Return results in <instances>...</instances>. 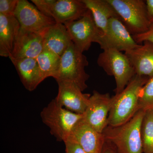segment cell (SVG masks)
<instances>
[{"label": "cell", "instance_id": "cell-1", "mask_svg": "<svg viewBox=\"0 0 153 153\" xmlns=\"http://www.w3.org/2000/svg\"><path fill=\"white\" fill-rule=\"evenodd\" d=\"M145 111L139 110L127 122L118 126H108L102 132L105 140L118 153H143L141 128Z\"/></svg>", "mask_w": 153, "mask_h": 153}, {"label": "cell", "instance_id": "cell-2", "mask_svg": "<svg viewBox=\"0 0 153 153\" xmlns=\"http://www.w3.org/2000/svg\"><path fill=\"white\" fill-rule=\"evenodd\" d=\"M149 79L136 74L121 93L112 97V106L108 120V126L116 127L123 124L139 110L140 91Z\"/></svg>", "mask_w": 153, "mask_h": 153}, {"label": "cell", "instance_id": "cell-3", "mask_svg": "<svg viewBox=\"0 0 153 153\" xmlns=\"http://www.w3.org/2000/svg\"><path fill=\"white\" fill-rule=\"evenodd\" d=\"M88 65L87 57L72 43L60 57L59 68L54 78L57 83H72L83 91L88 87L86 81L89 75L85 68Z\"/></svg>", "mask_w": 153, "mask_h": 153}, {"label": "cell", "instance_id": "cell-4", "mask_svg": "<svg viewBox=\"0 0 153 153\" xmlns=\"http://www.w3.org/2000/svg\"><path fill=\"white\" fill-rule=\"evenodd\" d=\"M41 117L42 122L50 129L52 135L58 141L64 142L77 124L83 119V114L69 111L53 99L42 110Z\"/></svg>", "mask_w": 153, "mask_h": 153}, {"label": "cell", "instance_id": "cell-5", "mask_svg": "<svg viewBox=\"0 0 153 153\" xmlns=\"http://www.w3.org/2000/svg\"><path fill=\"white\" fill-rule=\"evenodd\" d=\"M132 36L146 32L151 24L146 1L107 0Z\"/></svg>", "mask_w": 153, "mask_h": 153}, {"label": "cell", "instance_id": "cell-6", "mask_svg": "<svg viewBox=\"0 0 153 153\" xmlns=\"http://www.w3.org/2000/svg\"><path fill=\"white\" fill-rule=\"evenodd\" d=\"M97 63L107 74L114 76L116 83L115 94L121 93L136 75L126 54L116 49L103 50L99 55Z\"/></svg>", "mask_w": 153, "mask_h": 153}, {"label": "cell", "instance_id": "cell-7", "mask_svg": "<svg viewBox=\"0 0 153 153\" xmlns=\"http://www.w3.org/2000/svg\"><path fill=\"white\" fill-rule=\"evenodd\" d=\"M71 41L79 51H87L92 43L99 44L102 33L96 25L93 16L89 10L80 19L64 24Z\"/></svg>", "mask_w": 153, "mask_h": 153}, {"label": "cell", "instance_id": "cell-8", "mask_svg": "<svg viewBox=\"0 0 153 153\" xmlns=\"http://www.w3.org/2000/svg\"><path fill=\"white\" fill-rule=\"evenodd\" d=\"M112 103V97L109 94L94 91L83 114V120L97 131L102 133L108 126V120Z\"/></svg>", "mask_w": 153, "mask_h": 153}, {"label": "cell", "instance_id": "cell-9", "mask_svg": "<svg viewBox=\"0 0 153 153\" xmlns=\"http://www.w3.org/2000/svg\"><path fill=\"white\" fill-rule=\"evenodd\" d=\"M14 15L21 29L31 32L43 33L56 23L54 19L45 16L27 0H19Z\"/></svg>", "mask_w": 153, "mask_h": 153}, {"label": "cell", "instance_id": "cell-10", "mask_svg": "<svg viewBox=\"0 0 153 153\" xmlns=\"http://www.w3.org/2000/svg\"><path fill=\"white\" fill-rule=\"evenodd\" d=\"M99 44L103 50L113 49L125 52L140 45L134 40L120 19L115 17L110 19L106 34L101 37Z\"/></svg>", "mask_w": 153, "mask_h": 153}, {"label": "cell", "instance_id": "cell-11", "mask_svg": "<svg viewBox=\"0 0 153 153\" xmlns=\"http://www.w3.org/2000/svg\"><path fill=\"white\" fill-rule=\"evenodd\" d=\"M57 84L58 94L55 99L57 104L71 112L83 114L91 95L82 93L80 88L72 83L59 82Z\"/></svg>", "mask_w": 153, "mask_h": 153}, {"label": "cell", "instance_id": "cell-12", "mask_svg": "<svg viewBox=\"0 0 153 153\" xmlns=\"http://www.w3.org/2000/svg\"><path fill=\"white\" fill-rule=\"evenodd\" d=\"M44 50L43 33L31 32L20 28L9 58L36 59Z\"/></svg>", "mask_w": 153, "mask_h": 153}, {"label": "cell", "instance_id": "cell-13", "mask_svg": "<svg viewBox=\"0 0 153 153\" xmlns=\"http://www.w3.org/2000/svg\"><path fill=\"white\" fill-rule=\"evenodd\" d=\"M88 10L82 0H52L49 18L64 25L80 19Z\"/></svg>", "mask_w": 153, "mask_h": 153}, {"label": "cell", "instance_id": "cell-14", "mask_svg": "<svg viewBox=\"0 0 153 153\" xmlns=\"http://www.w3.org/2000/svg\"><path fill=\"white\" fill-rule=\"evenodd\" d=\"M136 75L150 79L153 77V44L146 41L142 45L125 52Z\"/></svg>", "mask_w": 153, "mask_h": 153}, {"label": "cell", "instance_id": "cell-15", "mask_svg": "<svg viewBox=\"0 0 153 153\" xmlns=\"http://www.w3.org/2000/svg\"><path fill=\"white\" fill-rule=\"evenodd\" d=\"M69 136L87 153H101L105 142L103 134L97 131L83 119L77 124Z\"/></svg>", "mask_w": 153, "mask_h": 153}, {"label": "cell", "instance_id": "cell-16", "mask_svg": "<svg viewBox=\"0 0 153 153\" xmlns=\"http://www.w3.org/2000/svg\"><path fill=\"white\" fill-rule=\"evenodd\" d=\"M21 82L29 91H33L44 80L37 60L35 58L10 57Z\"/></svg>", "mask_w": 153, "mask_h": 153}, {"label": "cell", "instance_id": "cell-17", "mask_svg": "<svg viewBox=\"0 0 153 153\" xmlns=\"http://www.w3.org/2000/svg\"><path fill=\"white\" fill-rule=\"evenodd\" d=\"M44 49L61 57L72 44L71 37L65 25L57 24L47 28L43 33Z\"/></svg>", "mask_w": 153, "mask_h": 153}, {"label": "cell", "instance_id": "cell-18", "mask_svg": "<svg viewBox=\"0 0 153 153\" xmlns=\"http://www.w3.org/2000/svg\"><path fill=\"white\" fill-rule=\"evenodd\" d=\"M20 24L15 16L0 14V55L10 57L20 30Z\"/></svg>", "mask_w": 153, "mask_h": 153}, {"label": "cell", "instance_id": "cell-19", "mask_svg": "<svg viewBox=\"0 0 153 153\" xmlns=\"http://www.w3.org/2000/svg\"><path fill=\"white\" fill-rule=\"evenodd\" d=\"M82 1L91 12L96 25L102 33V36H105L110 19L114 17L120 19L114 9L107 0H82Z\"/></svg>", "mask_w": 153, "mask_h": 153}, {"label": "cell", "instance_id": "cell-20", "mask_svg": "<svg viewBox=\"0 0 153 153\" xmlns=\"http://www.w3.org/2000/svg\"><path fill=\"white\" fill-rule=\"evenodd\" d=\"M36 59L44 79L49 77L54 78L59 68L60 57L44 49Z\"/></svg>", "mask_w": 153, "mask_h": 153}, {"label": "cell", "instance_id": "cell-21", "mask_svg": "<svg viewBox=\"0 0 153 153\" xmlns=\"http://www.w3.org/2000/svg\"><path fill=\"white\" fill-rule=\"evenodd\" d=\"M141 136L143 153H153V109L145 111Z\"/></svg>", "mask_w": 153, "mask_h": 153}, {"label": "cell", "instance_id": "cell-22", "mask_svg": "<svg viewBox=\"0 0 153 153\" xmlns=\"http://www.w3.org/2000/svg\"><path fill=\"white\" fill-rule=\"evenodd\" d=\"M139 110L153 109V77L148 80L140 91Z\"/></svg>", "mask_w": 153, "mask_h": 153}, {"label": "cell", "instance_id": "cell-23", "mask_svg": "<svg viewBox=\"0 0 153 153\" xmlns=\"http://www.w3.org/2000/svg\"><path fill=\"white\" fill-rule=\"evenodd\" d=\"M19 0H0V14L15 16Z\"/></svg>", "mask_w": 153, "mask_h": 153}, {"label": "cell", "instance_id": "cell-24", "mask_svg": "<svg viewBox=\"0 0 153 153\" xmlns=\"http://www.w3.org/2000/svg\"><path fill=\"white\" fill-rule=\"evenodd\" d=\"M65 145V153H87L71 136L64 142Z\"/></svg>", "mask_w": 153, "mask_h": 153}, {"label": "cell", "instance_id": "cell-25", "mask_svg": "<svg viewBox=\"0 0 153 153\" xmlns=\"http://www.w3.org/2000/svg\"><path fill=\"white\" fill-rule=\"evenodd\" d=\"M134 40L138 44L148 41L153 44V23L151 24L149 30L142 34L132 36Z\"/></svg>", "mask_w": 153, "mask_h": 153}, {"label": "cell", "instance_id": "cell-26", "mask_svg": "<svg viewBox=\"0 0 153 153\" xmlns=\"http://www.w3.org/2000/svg\"><path fill=\"white\" fill-rule=\"evenodd\" d=\"M146 2L148 18L151 25L153 23V0H146Z\"/></svg>", "mask_w": 153, "mask_h": 153}, {"label": "cell", "instance_id": "cell-27", "mask_svg": "<svg viewBox=\"0 0 153 153\" xmlns=\"http://www.w3.org/2000/svg\"><path fill=\"white\" fill-rule=\"evenodd\" d=\"M101 153H118V152L112 144L105 141Z\"/></svg>", "mask_w": 153, "mask_h": 153}]
</instances>
